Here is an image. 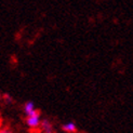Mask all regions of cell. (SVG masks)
<instances>
[{
  "label": "cell",
  "mask_w": 133,
  "mask_h": 133,
  "mask_svg": "<svg viewBox=\"0 0 133 133\" xmlns=\"http://www.w3.org/2000/svg\"><path fill=\"white\" fill-rule=\"evenodd\" d=\"M26 124H27L29 128H32V129H36L38 127H40V124H41L40 115L27 117V118H26Z\"/></svg>",
  "instance_id": "1"
},
{
  "label": "cell",
  "mask_w": 133,
  "mask_h": 133,
  "mask_svg": "<svg viewBox=\"0 0 133 133\" xmlns=\"http://www.w3.org/2000/svg\"><path fill=\"white\" fill-rule=\"evenodd\" d=\"M2 101L5 104H11L12 103V96L9 94V93H3L2 94Z\"/></svg>",
  "instance_id": "5"
},
{
  "label": "cell",
  "mask_w": 133,
  "mask_h": 133,
  "mask_svg": "<svg viewBox=\"0 0 133 133\" xmlns=\"http://www.w3.org/2000/svg\"><path fill=\"white\" fill-rule=\"evenodd\" d=\"M24 112H25V115L27 116V117H29L32 112H34L35 110H36V108H35V104H34V102H31V101H27L25 103V105H24Z\"/></svg>",
  "instance_id": "3"
},
{
  "label": "cell",
  "mask_w": 133,
  "mask_h": 133,
  "mask_svg": "<svg viewBox=\"0 0 133 133\" xmlns=\"http://www.w3.org/2000/svg\"><path fill=\"white\" fill-rule=\"evenodd\" d=\"M0 133H11L9 129H2L1 131H0Z\"/></svg>",
  "instance_id": "6"
},
{
  "label": "cell",
  "mask_w": 133,
  "mask_h": 133,
  "mask_svg": "<svg viewBox=\"0 0 133 133\" xmlns=\"http://www.w3.org/2000/svg\"><path fill=\"white\" fill-rule=\"evenodd\" d=\"M40 128H41L43 133H53V125L51 124V122L48 120V119H42Z\"/></svg>",
  "instance_id": "2"
},
{
  "label": "cell",
  "mask_w": 133,
  "mask_h": 133,
  "mask_svg": "<svg viewBox=\"0 0 133 133\" xmlns=\"http://www.w3.org/2000/svg\"><path fill=\"white\" fill-rule=\"evenodd\" d=\"M62 129L65 131V132H68V133H72L76 131V123L72 122V121H69V122H66L62 125Z\"/></svg>",
  "instance_id": "4"
}]
</instances>
